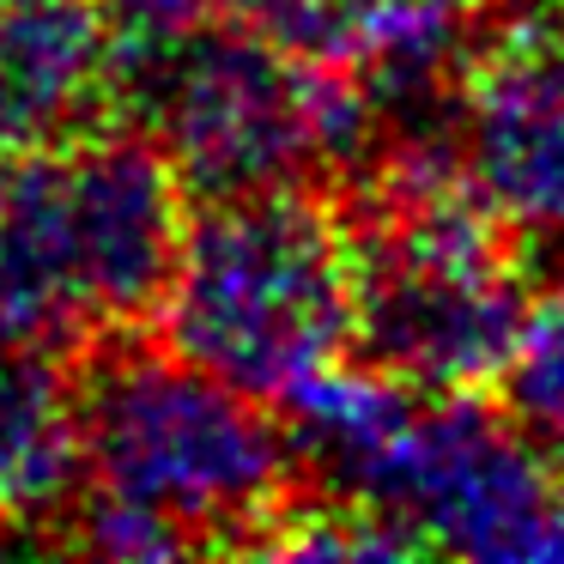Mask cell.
I'll use <instances>...</instances> for the list:
<instances>
[{"label":"cell","mask_w":564,"mask_h":564,"mask_svg":"<svg viewBox=\"0 0 564 564\" xmlns=\"http://www.w3.org/2000/svg\"><path fill=\"white\" fill-rule=\"evenodd\" d=\"M540 443L479 394H425L370 503L406 516L431 552L455 558H546L558 474Z\"/></svg>","instance_id":"cell-4"},{"label":"cell","mask_w":564,"mask_h":564,"mask_svg":"<svg viewBox=\"0 0 564 564\" xmlns=\"http://www.w3.org/2000/svg\"><path fill=\"white\" fill-rule=\"evenodd\" d=\"M122 116L164 140L195 200L352 176L382 122L340 62H297L249 25H207L164 43L122 37Z\"/></svg>","instance_id":"cell-2"},{"label":"cell","mask_w":564,"mask_h":564,"mask_svg":"<svg viewBox=\"0 0 564 564\" xmlns=\"http://www.w3.org/2000/svg\"><path fill=\"white\" fill-rule=\"evenodd\" d=\"M0 340L74 352V358L98 340L74 280V256H67L55 147L19 152L13 195H7V213H0Z\"/></svg>","instance_id":"cell-10"},{"label":"cell","mask_w":564,"mask_h":564,"mask_svg":"<svg viewBox=\"0 0 564 564\" xmlns=\"http://www.w3.org/2000/svg\"><path fill=\"white\" fill-rule=\"evenodd\" d=\"M491 394L528 443L564 462V273H552L540 297H528L522 334H516Z\"/></svg>","instance_id":"cell-11"},{"label":"cell","mask_w":564,"mask_h":564,"mask_svg":"<svg viewBox=\"0 0 564 564\" xmlns=\"http://www.w3.org/2000/svg\"><path fill=\"white\" fill-rule=\"evenodd\" d=\"M455 13H467V19H479V25H486V19H498L503 7H516V0H449Z\"/></svg>","instance_id":"cell-15"},{"label":"cell","mask_w":564,"mask_h":564,"mask_svg":"<svg viewBox=\"0 0 564 564\" xmlns=\"http://www.w3.org/2000/svg\"><path fill=\"white\" fill-rule=\"evenodd\" d=\"M225 0H104V13L116 19L128 43H164V37H183V31L219 19Z\"/></svg>","instance_id":"cell-13"},{"label":"cell","mask_w":564,"mask_h":564,"mask_svg":"<svg viewBox=\"0 0 564 564\" xmlns=\"http://www.w3.org/2000/svg\"><path fill=\"white\" fill-rule=\"evenodd\" d=\"M225 7L237 25L280 43L297 62H346L365 19L377 13V0H225Z\"/></svg>","instance_id":"cell-12"},{"label":"cell","mask_w":564,"mask_h":564,"mask_svg":"<svg viewBox=\"0 0 564 564\" xmlns=\"http://www.w3.org/2000/svg\"><path fill=\"white\" fill-rule=\"evenodd\" d=\"M86 486L183 528L195 552H256L310 486L280 419L176 346L98 334L79 352Z\"/></svg>","instance_id":"cell-1"},{"label":"cell","mask_w":564,"mask_h":564,"mask_svg":"<svg viewBox=\"0 0 564 564\" xmlns=\"http://www.w3.org/2000/svg\"><path fill=\"white\" fill-rule=\"evenodd\" d=\"M352 237L316 183L195 200L159 340L188 365L280 401L304 370L352 352Z\"/></svg>","instance_id":"cell-3"},{"label":"cell","mask_w":564,"mask_h":564,"mask_svg":"<svg viewBox=\"0 0 564 564\" xmlns=\"http://www.w3.org/2000/svg\"><path fill=\"white\" fill-rule=\"evenodd\" d=\"M462 159L528 268L564 273V0L486 19L462 91Z\"/></svg>","instance_id":"cell-5"},{"label":"cell","mask_w":564,"mask_h":564,"mask_svg":"<svg viewBox=\"0 0 564 564\" xmlns=\"http://www.w3.org/2000/svg\"><path fill=\"white\" fill-rule=\"evenodd\" d=\"M122 122V31L104 0H0V147L50 152Z\"/></svg>","instance_id":"cell-7"},{"label":"cell","mask_w":564,"mask_h":564,"mask_svg":"<svg viewBox=\"0 0 564 564\" xmlns=\"http://www.w3.org/2000/svg\"><path fill=\"white\" fill-rule=\"evenodd\" d=\"M546 558H564V474H558V498H552V522H546Z\"/></svg>","instance_id":"cell-14"},{"label":"cell","mask_w":564,"mask_h":564,"mask_svg":"<svg viewBox=\"0 0 564 564\" xmlns=\"http://www.w3.org/2000/svg\"><path fill=\"white\" fill-rule=\"evenodd\" d=\"M13 171H19V152L0 147V213H7V195H13Z\"/></svg>","instance_id":"cell-16"},{"label":"cell","mask_w":564,"mask_h":564,"mask_svg":"<svg viewBox=\"0 0 564 564\" xmlns=\"http://www.w3.org/2000/svg\"><path fill=\"white\" fill-rule=\"evenodd\" d=\"M62 164L67 256L86 297L91 334H147L176 285L195 219V188L140 122H110L98 134L55 147Z\"/></svg>","instance_id":"cell-6"},{"label":"cell","mask_w":564,"mask_h":564,"mask_svg":"<svg viewBox=\"0 0 564 564\" xmlns=\"http://www.w3.org/2000/svg\"><path fill=\"white\" fill-rule=\"evenodd\" d=\"M419 406H425L419 389H406L401 377H389V370H377L370 358L352 352L304 370L280 394V413H285L280 425L292 437L310 486L370 503V491H377L382 467L394 462Z\"/></svg>","instance_id":"cell-9"},{"label":"cell","mask_w":564,"mask_h":564,"mask_svg":"<svg viewBox=\"0 0 564 564\" xmlns=\"http://www.w3.org/2000/svg\"><path fill=\"white\" fill-rule=\"evenodd\" d=\"M86 491L79 358L0 340V546H55Z\"/></svg>","instance_id":"cell-8"}]
</instances>
